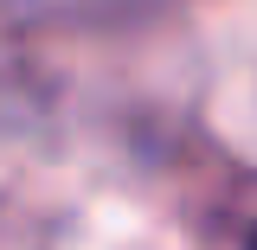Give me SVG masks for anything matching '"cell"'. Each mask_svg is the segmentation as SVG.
I'll return each mask as SVG.
<instances>
[{
	"label": "cell",
	"mask_w": 257,
	"mask_h": 250,
	"mask_svg": "<svg viewBox=\"0 0 257 250\" xmlns=\"http://www.w3.org/2000/svg\"><path fill=\"white\" fill-rule=\"evenodd\" d=\"M244 250H257V237H251V244H244Z\"/></svg>",
	"instance_id": "obj_1"
}]
</instances>
